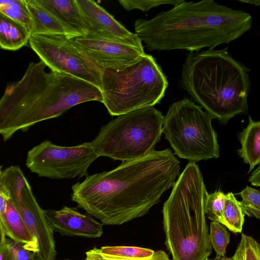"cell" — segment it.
<instances>
[{"label": "cell", "mask_w": 260, "mask_h": 260, "mask_svg": "<svg viewBox=\"0 0 260 260\" xmlns=\"http://www.w3.org/2000/svg\"><path fill=\"white\" fill-rule=\"evenodd\" d=\"M102 103L112 116L154 106L164 97L168 81L155 58L146 54L123 69L103 71Z\"/></svg>", "instance_id": "5b68a950"}, {"label": "cell", "mask_w": 260, "mask_h": 260, "mask_svg": "<svg viewBox=\"0 0 260 260\" xmlns=\"http://www.w3.org/2000/svg\"><path fill=\"white\" fill-rule=\"evenodd\" d=\"M0 11L22 24L30 34L32 24L25 0H0Z\"/></svg>", "instance_id": "44dd1931"}, {"label": "cell", "mask_w": 260, "mask_h": 260, "mask_svg": "<svg viewBox=\"0 0 260 260\" xmlns=\"http://www.w3.org/2000/svg\"><path fill=\"white\" fill-rule=\"evenodd\" d=\"M98 250L106 256L125 259H147L154 253L152 249L136 246H104Z\"/></svg>", "instance_id": "7402d4cb"}, {"label": "cell", "mask_w": 260, "mask_h": 260, "mask_svg": "<svg viewBox=\"0 0 260 260\" xmlns=\"http://www.w3.org/2000/svg\"><path fill=\"white\" fill-rule=\"evenodd\" d=\"M1 169H2V166H0V177H1L2 173Z\"/></svg>", "instance_id": "d590c367"}, {"label": "cell", "mask_w": 260, "mask_h": 260, "mask_svg": "<svg viewBox=\"0 0 260 260\" xmlns=\"http://www.w3.org/2000/svg\"><path fill=\"white\" fill-rule=\"evenodd\" d=\"M8 200L0 193V216L4 214L7 208Z\"/></svg>", "instance_id": "1f68e13d"}, {"label": "cell", "mask_w": 260, "mask_h": 260, "mask_svg": "<svg viewBox=\"0 0 260 260\" xmlns=\"http://www.w3.org/2000/svg\"><path fill=\"white\" fill-rule=\"evenodd\" d=\"M249 181L251 184L256 186H259L260 185V167L258 165L257 168L252 173Z\"/></svg>", "instance_id": "f546056e"}, {"label": "cell", "mask_w": 260, "mask_h": 260, "mask_svg": "<svg viewBox=\"0 0 260 260\" xmlns=\"http://www.w3.org/2000/svg\"><path fill=\"white\" fill-rule=\"evenodd\" d=\"M206 260H235L234 257L233 256L231 257H228L225 256V255L223 256H219V255H216V256L212 258V259H209V258L206 259Z\"/></svg>", "instance_id": "e575fe53"}, {"label": "cell", "mask_w": 260, "mask_h": 260, "mask_svg": "<svg viewBox=\"0 0 260 260\" xmlns=\"http://www.w3.org/2000/svg\"><path fill=\"white\" fill-rule=\"evenodd\" d=\"M259 244L252 237L241 234L234 255L235 260H260Z\"/></svg>", "instance_id": "d4e9b609"}, {"label": "cell", "mask_w": 260, "mask_h": 260, "mask_svg": "<svg viewBox=\"0 0 260 260\" xmlns=\"http://www.w3.org/2000/svg\"><path fill=\"white\" fill-rule=\"evenodd\" d=\"M206 193L198 166L189 162L163 206L165 243L172 260H206L211 254L204 207Z\"/></svg>", "instance_id": "277c9868"}, {"label": "cell", "mask_w": 260, "mask_h": 260, "mask_svg": "<svg viewBox=\"0 0 260 260\" xmlns=\"http://www.w3.org/2000/svg\"><path fill=\"white\" fill-rule=\"evenodd\" d=\"M163 118L154 106L119 115L103 125L90 143L99 157L124 162L145 156L160 140Z\"/></svg>", "instance_id": "8992f818"}, {"label": "cell", "mask_w": 260, "mask_h": 260, "mask_svg": "<svg viewBox=\"0 0 260 260\" xmlns=\"http://www.w3.org/2000/svg\"><path fill=\"white\" fill-rule=\"evenodd\" d=\"M0 218L6 236L24 244L25 247L35 254L36 246L34 239L18 211L10 201L8 200L6 211Z\"/></svg>", "instance_id": "9a60e30c"}, {"label": "cell", "mask_w": 260, "mask_h": 260, "mask_svg": "<svg viewBox=\"0 0 260 260\" xmlns=\"http://www.w3.org/2000/svg\"><path fill=\"white\" fill-rule=\"evenodd\" d=\"M29 183L18 166H11L0 177V193L13 203L20 198L22 189Z\"/></svg>", "instance_id": "d6986e66"}, {"label": "cell", "mask_w": 260, "mask_h": 260, "mask_svg": "<svg viewBox=\"0 0 260 260\" xmlns=\"http://www.w3.org/2000/svg\"><path fill=\"white\" fill-rule=\"evenodd\" d=\"M65 28L68 36L87 34L88 26L76 0H37Z\"/></svg>", "instance_id": "5bb4252c"}, {"label": "cell", "mask_w": 260, "mask_h": 260, "mask_svg": "<svg viewBox=\"0 0 260 260\" xmlns=\"http://www.w3.org/2000/svg\"><path fill=\"white\" fill-rule=\"evenodd\" d=\"M30 36L22 24L10 18L0 11V47L15 51L25 46Z\"/></svg>", "instance_id": "e0dca14e"}, {"label": "cell", "mask_w": 260, "mask_h": 260, "mask_svg": "<svg viewBox=\"0 0 260 260\" xmlns=\"http://www.w3.org/2000/svg\"><path fill=\"white\" fill-rule=\"evenodd\" d=\"M68 37L103 71L106 69H123L138 62L146 54L144 49L89 33Z\"/></svg>", "instance_id": "30bf717a"}, {"label": "cell", "mask_w": 260, "mask_h": 260, "mask_svg": "<svg viewBox=\"0 0 260 260\" xmlns=\"http://www.w3.org/2000/svg\"><path fill=\"white\" fill-rule=\"evenodd\" d=\"M228 49L190 51L179 80L192 100L223 124L247 112L251 87L249 69Z\"/></svg>", "instance_id": "3957f363"}, {"label": "cell", "mask_w": 260, "mask_h": 260, "mask_svg": "<svg viewBox=\"0 0 260 260\" xmlns=\"http://www.w3.org/2000/svg\"><path fill=\"white\" fill-rule=\"evenodd\" d=\"M44 213L53 231L62 236L99 238L103 234V224L75 208L63 206L59 210H44Z\"/></svg>", "instance_id": "4fadbf2b"}, {"label": "cell", "mask_w": 260, "mask_h": 260, "mask_svg": "<svg viewBox=\"0 0 260 260\" xmlns=\"http://www.w3.org/2000/svg\"><path fill=\"white\" fill-rule=\"evenodd\" d=\"M85 260H170L168 255L164 251L159 250L154 251L153 255L147 259H125L113 258L101 253L98 248L94 247L86 252Z\"/></svg>", "instance_id": "f1b7e54d"}, {"label": "cell", "mask_w": 260, "mask_h": 260, "mask_svg": "<svg viewBox=\"0 0 260 260\" xmlns=\"http://www.w3.org/2000/svg\"><path fill=\"white\" fill-rule=\"evenodd\" d=\"M183 1L177 0H119L120 5L126 11L137 9L146 12L150 9L163 5L176 6Z\"/></svg>", "instance_id": "4316f807"}, {"label": "cell", "mask_w": 260, "mask_h": 260, "mask_svg": "<svg viewBox=\"0 0 260 260\" xmlns=\"http://www.w3.org/2000/svg\"><path fill=\"white\" fill-rule=\"evenodd\" d=\"M252 24V16L213 0L183 1L150 19L134 23L135 34L150 51L214 49L241 37Z\"/></svg>", "instance_id": "7a4b0ae2"}, {"label": "cell", "mask_w": 260, "mask_h": 260, "mask_svg": "<svg viewBox=\"0 0 260 260\" xmlns=\"http://www.w3.org/2000/svg\"><path fill=\"white\" fill-rule=\"evenodd\" d=\"M89 27L88 33L144 49L135 33L128 30L94 1L76 0Z\"/></svg>", "instance_id": "7c38bea8"}, {"label": "cell", "mask_w": 260, "mask_h": 260, "mask_svg": "<svg viewBox=\"0 0 260 260\" xmlns=\"http://www.w3.org/2000/svg\"><path fill=\"white\" fill-rule=\"evenodd\" d=\"M32 21L30 35L61 34L68 36L63 25L40 5L37 0H25Z\"/></svg>", "instance_id": "ac0fdd59"}, {"label": "cell", "mask_w": 260, "mask_h": 260, "mask_svg": "<svg viewBox=\"0 0 260 260\" xmlns=\"http://www.w3.org/2000/svg\"><path fill=\"white\" fill-rule=\"evenodd\" d=\"M6 235L5 234L3 225L0 218V248L3 247L6 241Z\"/></svg>", "instance_id": "d6a6232c"}, {"label": "cell", "mask_w": 260, "mask_h": 260, "mask_svg": "<svg viewBox=\"0 0 260 260\" xmlns=\"http://www.w3.org/2000/svg\"><path fill=\"white\" fill-rule=\"evenodd\" d=\"M209 234L212 248L215 250L216 255H225L230 240L227 228L219 222L211 221Z\"/></svg>", "instance_id": "cb8c5ba5"}, {"label": "cell", "mask_w": 260, "mask_h": 260, "mask_svg": "<svg viewBox=\"0 0 260 260\" xmlns=\"http://www.w3.org/2000/svg\"><path fill=\"white\" fill-rule=\"evenodd\" d=\"M28 43L51 71L71 75L101 90L102 69L78 49L67 35L33 34Z\"/></svg>", "instance_id": "ba28073f"}, {"label": "cell", "mask_w": 260, "mask_h": 260, "mask_svg": "<svg viewBox=\"0 0 260 260\" xmlns=\"http://www.w3.org/2000/svg\"><path fill=\"white\" fill-rule=\"evenodd\" d=\"M237 1L243 3H246L249 4L253 5L255 6L260 5V1L259 0H236Z\"/></svg>", "instance_id": "836d02e7"}, {"label": "cell", "mask_w": 260, "mask_h": 260, "mask_svg": "<svg viewBox=\"0 0 260 260\" xmlns=\"http://www.w3.org/2000/svg\"><path fill=\"white\" fill-rule=\"evenodd\" d=\"M6 244L13 260H36L34 254L27 249L24 244L7 238Z\"/></svg>", "instance_id": "83f0119b"}, {"label": "cell", "mask_w": 260, "mask_h": 260, "mask_svg": "<svg viewBox=\"0 0 260 260\" xmlns=\"http://www.w3.org/2000/svg\"><path fill=\"white\" fill-rule=\"evenodd\" d=\"M65 260H68V259H65Z\"/></svg>", "instance_id": "8d00e7d4"}, {"label": "cell", "mask_w": 260, "mask_h": 260, "mask_svg": "<svg viewBox=\"0 0 260 260\" xmlns=\"http://www.w3.org/2000/svg\"><path fill=\"white\" fill-rule=\"evenodd\" d=\"M225 195L222 224L234 233H241L245 215L243 209L232 192Z\"/></svg>", "instance_id": "ffe728a7"}, {"label": "cell", "mask_w": 260, "mask_h": 260, "mask_svg": "<svg viewBox=\"0 0 260 260\" xmlns=\"http://www.w3.org/2000/svg\"><path fill=\"white\" fill-rule=\"evenodd\" d=\"M13 204L34 239L36 246L35 259L55 260L57 253L53 230L34 197L29 183L22 189L20 198Z\"/></svg>", "instance_id": "8fae6325"}, {"label": "cell", "mask_w": 260, "mask_h": 260, "mask_svg": "<svg viewBox=\"0 0 260 260\" xmlns=\"http://www.w3.org/2000/svg\"><path fill=\"white\" fill-rule=\"evenodd\" d=\"M180 162L170 149L122 162L86 176L72 186L78 207L106 225H120L147 214L179 175Z\"/></svg>", "instance_id": "6da1fadb"}, {"label": "cell", "mask_w": 260, "mask_h": 260, "mask_svg": "<svg viewBox=\"0 0 260 260\" xmlns=\"http://www.w3.org/2000/svg\"><path fill=\"white\" fill-rule=\"evenodd\" d=\"M241 148L238 153L243 161L249 165L248 173L260 162V122L254 121L249 116L246 128L239 134Z\"/></svg>", "instance_id": "2e32d148"}, {"label": "cell", "mask_w": 260, "mask_h": 260, "mask_svg": "<svg viewBox=\"0 0 260 260\" xmlns=\"http://www.w3.org/2000/svg\"><path fill=\"white\" fill-rule=\"evenodd\" d=\"M242 201L240 202L245 215L260 218V192L259 190L247 186L240 192Z\"/></svg>", "instance_id": "484cf974"}, {"label": "cell", "mask_w": 260, "mask_h": 260, "mask_svg": "<svg viewBox=\"0 0 260 260\" xmlns=\"http://www.w3.org/2000/svg\"><path fill=\"white\" fill-rule=\"evenodd\" d=\"M226 195L218 190L211 194L207 192L204 202V212L212 221L222 223V210Z\"/></svg>", "instance_id": "603a6c76"}, {"label": "cell", "mask_w": 260, "mask_h": 260, "mask_svg": "<svg viewBox=\"0 0 260 260\" xmlns=\"http://www.w3.org/2000/svg\"><path fill=\"white\" fill-rule=\"evenodd\" d=\"M0 260H13L6 244L0 248Z\"/></svg>", "instance_id": "4dcf8cb0"}, {"label": "cell", "mask_w": 260, "mask_h": 260, "mask_svg": "<svg viewBox=\"0 0 260 260\" xmlns=\"http://www.w3.org/2000/svg\"><path fill=\"white\" fill-rule=\"evenodd\" d=\"M99 157L90 142L67 147L46 140L28 152L26 165L39 177L81 178L88 176L89 167Z\"/></svg>", "instance_id": "9c48e42d"}, {"label": "cell", "mask_w": 260, "mask_h": 260, "mask_svg": "<svg viewBox=\"0 0 260 260\" xmlns=\"http://www.w3.org/2000/svg\"><path fill=\"white\" fill-rule=\"evenodd\" d=\"M212 119L200 106L185 98L169 107L164 116L162 133L181 158L194 162L216 158L219 146Z\"/></svg>", "instance_id": "52a82bcc"}]
</instances>
